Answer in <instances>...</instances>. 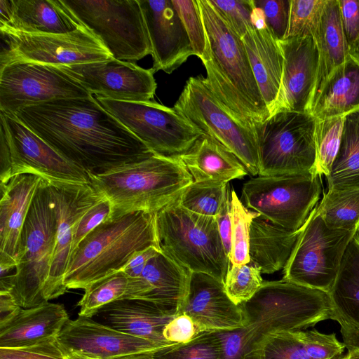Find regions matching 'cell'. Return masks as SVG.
Instances as JSON below:
<instances>
[{"label":"cell","mask_w":359,"mask_h":359,"mask_svg":"<svg viewBox=\"0 0 359 359\" xmlns=\"http://www.w3.org/2000/svg\"><path fill=\"white\" fill-rule=\"evenodd\" d=\"M13 116L90 175L154 154L93 95L30 105Z\"/></svg>","instance_id":"obj_1"},{"label":"cell","mask_w":359,"mask_h":359,"mask_svg":"<svg viewBox=\"0 0 359 359\" xmlns=\"http://www.w3.org/2000/svg\"><path fill=\"white\" fill-rule=\"evenodd\" d=\"M209 45L203 62L205 81L225 108L245 125L255 128L269 116L242 39L219 15L208 0H198Z\"/></svg>","instance_id":"obj_2"},{"label":"cell","mask_w":359,"mask_h":359,"mask_svg":"<svg viewBox=\"0 0 359 359\" xmlns=\"http://www.w3.org/2000/svg\"><path fill=\"white\" fill-rule=\"evenodd\" d=\"M246 324L230 334L245 359L268 334L304 330L319 322L333 320L329 293L285 280L264 281L248 301L240 305Z\"/></svg>","instance_id":"obj_3"},{"label":"cell","mask_w":359,"mask_h":359,"mask_svg":"<svg viewBox=\"0 0 359 359\" xmlns=\"http://www.w3.org/2000/svg\"><path fill=\"white\" fill-rule=\"evenodd\" d=\"M194 179L179 157L153 154L98 174L90 184L111 205L110 218L133 212L156 213L177 200Z\"/></svg>","instance_id":"obj_4"},{"label":"cell","mask_w":359,"mask_h":359,"mask_svg":"<svg viewBox=\"0 0 359 359\" xmlns=\"http://www.w3.org/2000/svg\"><path fill=\"white\" fill-rule=\"evenodd\" d=\"M151 246L160 249L156 213L138 211L109 218L93 230L72 253L64 284L67 290H84L121 271L136 252Z\"/></svg>","instance_id":"obj_5"},{"label":"cell","mask_w":359,"mask_h":359,"mask_svg":"<svg viewBox=\"0 0 359 359\" xmlns=\"http://www.w3.org/2000/svg\"><path fill=\"white\" fill-rule=\"evenodd\" d=\"M156 229L161 252L189 271L224 283L230 260L215 217L186 210L177 199L156 213Z\"/></svg>","instance_id":"obj_6"},{"label":"cell","mask_w":359,"mask_h":359,"mask_svg":"<svg viewBox=\"0 0 359 359\" xmlns=\"http://www.w3.org/2000/svg\"><path fill=\"white\" fill-rule=\"evenodd\" d=\"M57 219L47 180L43 179L33 198L20 241V260L10 276V290L23 309L48 302L44 287L48 278L56 245Z\"/></svg>","instance_id":"obj_7"},{"label":"cell","mask_w":359,"mask_h":359,"mask_svg":"<svg viewBox=\"0 0 359 359\" xmlns=\"http://www.w3.org/2000/svg\"><path fill=\"white\" fill-rule=\"evenodd\" d=\"M316 124V118L309 113L285 111L271 115L256 126L258 175L313 172Z\"/></svg>","instance_id":"obj_8"},{"label":"cell","mask_w":359,"mask_h":359,"mask_svg":"<svg viewBox=\"0 0 359 359\" xmlns=\"http://www.w3.org/2000/svg\"><path fill=\"white\" fill-rule=\"evenodd\" d=\"M175 111L203 135L233 153L253 176L259 175L255 129L236 118L215 96L200 75L191 76L176 101Z\"/></svg>","instance_id":"obj_9"},{"label":"cell","mask_w":359,"mask_h":359,"mask_svg":"<svg viewBox=\"0 0 359 359\" xmlns=\"http://www.w3.org/2000/svg\"><path fill=\"white\" fill-rule=\"evenodd\" d=\"M112 57L135 62L151 54L138 0H61Z\"/></svg>","instance_id":"obj_10"},{"label":"cell","mask_w":359,"mask_h":359,"mask_svg":"<svg viewBox=\"0 0 359 359\" xmlns=\"http://www.w3.org/2000/svg\"><path fill=\"white\" fill-rule=\"evenodd\" d=\"M356 232L330 229L316 206L301 228L283 279L329 293Z\"/></svg>","instance_id":"obj_11"},{"label":"cell","mask_w":359,"mask_h":359,"mask_svg":"<svg viewBox=\"0 0 359 359\" xmlns=\"http://www.w3.org/2000/svg\"><path fill=\"white\" fill-rule=\"evenodd\" d=\"M320 192V177L313 172L259 176L243 184L241 201L262 218L297 231L316 206Z\"/></svg>","instance_id":"obj_12"},{"label":"cell","mask_w":359,"mask_h":359,"mask_svg":"<svg viewBox=\"0 0 359 359\" xmlns=\"http://www.w3.org/2000/svg\"><path fill=\"white\" fill-rule=\"evenodd\" d=\"M95 97L154 154L179 157L203 135L174 108L151 101L130 102L101 96Z\"/></svg>","instance_id":"obj_13"},{"label":"cell","mask_w":359,"mask_h":359,"mask_svg":"<svg viewBox=\"0 0 359 359\" xmlns=\"http://www.w3.org/2000/svg\"><path fill=\"white\" fill-rule=\"evenodd\" d=\"M7 48L1 50L0 64L30 61L68 66L111 58L99 39L83 27L66 34H37L0 26Z\"/></svg>","instance_id":"obj_14"},{"label":"cell","mask_w":359,"mask_h":359,"mask_svg":"<svg viewBox=\"0 0 359 359\" xmlns=\"http://www.w3.org/2000/svg\"><path fill=\"white\" fill-rule=\"evenodd\" d=\"M91 95L60 67L30 61L0 64V111L20 109L48 101Z\"/></svg>","instance_id":"obj_15"},{"label":"cell","mask_w":359,"mask_h":359,"mask_svg":"<svg viewBox=\"0 0 359 359\" xmlns=\"http://www.w3.org/2000/svg\"><path fill=\"white\" fill-rule=\"evenodd\" d=\"M0 126L9 144L11 178L32 174L48 181L90 184L88 172L62 156L15 116L0 111Z\"/></svg>","instance_id":"obj_16"},{"label":"cell","mask_w":359,"mask_h":359,"mask_svg":"<svg viewBox=\"0 0 359 359\" xmlns=\"http://www.w3.org/2000/svg\"><path fill=\"white\" fill-rule=\"evenodd\" d=\"M57 219L56 245L44 287L47 302L62 295L67 288L64 278L69 264L75 226L86 211L102 196L90 184L48 181Z\"/></svg>","instance_id":"obj_17"},{"label":"cell","mask_w":359,"mask_h":359,"mask_svg":"<svg viewBox=\"0 0 359 359\" xmlns=\"http://www.w3.org/2000/svg\"><path fill=\"white\" fill-rule=\"evenodd\" d=\"M59 67L76 79L91 95L109 99L150 101L157 87L152 67L144 69L135 62L114 57Z\"/></svg>","instance_id":"obj_18"},{"label":"cell","mask_w":359,"mask_h":359,"mask_svg":"<svg viewBox=\"0 0 359 359\" xmlns=\"http://www.w3.org/2000/svg\"><path fill=\"white\" fill-rule=\"evenodd\" d=\"M283 56L279 93L270 116L280 111L309 113L318 67V53L313 36L278 41Z\"/></svg>","instance_id":"obj_19"},{"label":"cell","mask_w":359,"mask_h":359,"mask_svg":"<svg viewBox=\"0 0 359 359\" xmlns=\"http://www.w3.org/2000/svg\"><path fill=\"white\" fill-rule=\"evenodd\" d=\"M57 339L65 353L76 351L98 359L156 353L164 348L150 341L104 325L92 318L82 316L69 319Z\"/></svg>","instance_id":"obj_20"},{"label":"cell","mask_w":359,"mask_h":359,"mask_svg":"<svg viewBox=\"0 0 359 359\" xmlns=\"http://www.w3.org/2000/svg\"><path fill=\"white\" fill-rule=\"evenodd\" d=\"M179 312L189 316L201 332L243 328V309L226 294L224 285L215 277L189 271L188 287Z\"/></svg>","instance_id":"obj_21"},{"label":"cell","mask_w":359,"mask_h":359,"mask_svg":"<svg viewBox=\"0 0 359 359\" xmlns=\"http://www.w3.org/2000/svg\"><path fill=\"white\" fill-rule=\"evenodd\" d=\"M147 29L152 68L171 74L192 55L189 38L171 0H138Z\"/></svg>","instance_id":"obj_22"},{"label":"cell","mask_w":359,"mask_h":359,"mask_svg":"<svg viewBox=\"0 0 359 359\" xmlns=\"http://www.w3.org/2000/svg\"><path fill=\"white\" fill-rule=\"evenodd\" d=\"M43 178L32 174L13 177L1 184L0 268L1 276L15 269L20 260L22 229L35 194Z\"/></svg>","instance_id":"obj_23"},{"label":"cell","mask_w":359,"mask_h":359,"mask_svg":"<svg viewBox=\"0 0 359 359\" xmlns=\"http://www.w3.org/2000/svg\"><path fill=\"white\" fill-rule=\"evenodd\" d=\"M178 313L177 309L145 300L121 299L103 306L93 318L118 331L165 348L175 344L165 340L163 329Z\"/></svg>","instance_id":"obj_24"},{"label":"cell","mask_w":359,"mask_h":359,"mask_svg":"<svg viewBox=\"0 0 359 359\" xmlns=\"http://www.w3.org/2000/svg\"><path fill=\"white\" fill-rule=\"evenodd\" d=\"M189 271L159 251L147 263L142 275L128 277L122 299H137L180 309L185 297Z\"/></svg>","instance_id":"obj_25"},{"label":"cell","mask_w":359,"mask_h":359,"mask_svg":"<svg viewBox=\"0 0 359 359\" xmlns=\"http://www.w3.org/2000/svg\"><path fill=\"white\" fill-rule=\"evenodd\" d=\"M257 11L254 27L242 40L254 76L270 114L281 84L283 56L278 40L266 26L260 11L257 8Z\"/></svg>","instance_id":"obj_26"},{"label":"cell","mask_w":359,"mask_h":359,"mask_svg":"<svg viewBox=\"0 0 359 359\" xmlns=\"http://www.w3.org/2000/svg\"><path fill=\"white\" fill-rule=\"evenodd\" d=\"M69 320L62 304L49 302L20 310L0 324V347L27 346L55 338Z\"/></svg>","instance_id":"obj_27"},{"label":"cell","mask_w":359,"mask_h":359,"mask_svg":"<svg viewBox=\"0 0 359 359\" xmlns=\"http://www.w3.org/2000/svg\"><path fill=\"white\" fill-rule=\"evenodd\" d=\"M359 110V53L350 52L329 76L309 114L317 119L346 116Z\"/></svg>","instance_id":"obj_28"},{"label":"cell","mask_w":359,"mask_h":359,"mask_svg":"<svg viewBox=\"0 0 359 359\" xmlns=\"http://www.w3.org/2000/svg\"><path fill=\"white\" fill-rule=\"evenodd\" d=\"M179 158L196 182L229 183L248 173L233 153L205 135H202Z\"/></svg>","instance_id":"obj_29"},{"label":"cell","mask_w":359,"mask_h":359,"mask_svg":"<svg viewBox=\"0 0 359 359\" xmlns=\"http://www.w3.org/2000/svg\"><path fill=\"white\" fill-rule=\"evenodd\" d=\"M8 24L18 31L37 34H66L85 27L61 0H11Z\"/></svg>","instance_id":"obj_30"},{"label":"cell","mask_w":359,"mask_h":359,"mask_svg":"<svg viewBox=\"0 0 359 359\" xmlns=\"http://www.w3.org/2000/svg\"><path fill=\"white\" fill-rule=\"evenodd\" d=\"M300 230L291 231L260 215L256 217L250 228V262L259 267L262 273L271 274L284 268Z\"/></svg>","instance_id":"obj_31"},{"label":"cell","mask_w":359,"mask_h":359,"mask_svg":"<svg viewBox=\"0 0 359 359\" xmlns=\"http://www.w3.org/2000/svg\"><path fill=\"white\" fill-rule=\"evenodd\" d=\"M314 39L318 53V67L310 109L330 74L345 61L351 52L342 26L338 0H327Z\"/></svg>","instance_id":"obj_32"},{"label":"cell","mask_w":359,"mask_h":359,"mask_svg":"<svg viewBox=\"0 0 359 359\" xmlns=\"http://www.w3.org/2000/svg\"><path fill=\"white\" fill-rule=\"evenodd\" d=\"M329 294L333 320L339 323L341 329L359 332V231L346 248Z\"/></svg>","instance_id":"obj_33"},{"label":"cell","mask_w":359,"mask_h":359,"mask_svg":"<svg viewBox=\"0 0 359 359\" xmlns=\"http://www.w3.org/2000/svg\"><path fill=\"white\" fill-rule=\"evenodd\" d=\"M326 177L328 189H359V110L345 116L339 149Z\"/></svg>","instance_id":"obj_34"},{"label":"cell","mask_w":359,"mask_h":359,"mask_svg":"<svg viewBox=\"0 0 359 359\" xmlns=\"http://www.w3.org/2000/svg\"><path fill=\"white\" fill-rule=\"evenodd\" d=\"M316 208L330 229L359 231V189H328Z\"/></svg>","instance_id":"obj_35"},{"label":"cell","mask_w":359,"mask_h":359,"mask_svg":"<svg viewBox=\"0 0 359 359\" xmlns=\"http://www.w3.org/2000/svg\"><path fill=\"white\" fill-rule=\"evenodd\" d=\"M230 196L229 183L194 181L183 191L177 201L181 206L192 212L216 217Z\"/></svg>","instance_id":"obj_36"},{"label":"cell","mask_w":359,"mask_h":359,"mask_svg":"<svg viewBox=\"0 0 359 359\" xmlns=\"http://www.w3.org/2000/svg\"><path fill=\"white\" fill-rule=\"evenodd\" d=\"M128 276L122 271L101 278L84 289L79 316L93 318L103 306L123 297Z\"/></svg>","instance_id":"obj_37"},{"label":"cell","mask_w":359,"mask_h":359,"mask_svg":"<svg viewBox=\"0 0 359 359\" xmlns=\"http://www.w3.org/2000/svg\"><path fill=\"white\" fill-rule=\"evenodd\" d=\"M346 116L317 119L315 131L316 158L313 172L327 177L339 149Z\"/></svg>","instance_id":"obj_38"},{"label":"cell","mask_w":359,"mask_h":359,"mask_svg":"<svg viewBox=\"0 0 359 359\" xmlns=\"http://www.w3.org/2000/svg\"><path fill=\"white\" fill-rule=\"evenodd\" d=\"M253 359H313L309 354L302 330L282 331L266 336L257 346Z\"/></svg>","instance_id":"obj_39"},{"label":"cell","mask_w":359,"mask_h":359,"mask_svg":"<svg viewBox=\"0 0 359 359\" xmlns=\"http://www.w3.org/2000/svg\"><path fill=\"white\" fill-rule=\"evenodd\" d=\"M231 265L248 263L250 228L252 220L260 215L249 210L238 198L235 190H231Z\"/></svg>","instance_id":"obj_40"},{"label":"cell","mask_w":359,"mask_h":359,"mask_svg":"<svg viewBox=\"0 0 359 359\" xmlns=\"http://www.w3.org/2000/svg\"><path fill=\"white\" fill-rule=\"evenodd\" d=\"M154 355L158 359H221V344L215 332H203L187 343L164 348Z\"/></svg>","instance_id":"obj_41"},{"label":"cell","mask_w":359,"mask_h":359,"mask_svg":"<svg viewBox=\"0 0 359 359\" xmlns=\"http://www.w3.org/2000/svg\"><path fill=\"white\" fill-rule=\"evenodd\" d=\"M261 270L252 262L232 265L224 282L230 299L237 305L250 299L263 284Z\"/></svg>","instance_id":"obj_42"},{"label":"cell","mask_w":359,"mask_h":359,"mask_svg":"<svg viewBox=\"0 0 359 359\" xmlns=\"http://www.w3.org/2000/svg\"><path fill=\"white\" fill-rule=\"evenodd\" d=\"M189 38L194 55L202 62L209 56V45L198 0H171Z\"/></svg>","instance_id":"obj_43"},{"label":"cell","mask_w":359,"mask_h":359,"mask_svg":"<svg viewBox=\"0 0 359 359\" xmlns=\"http://www.w3.org/2000/svg\"><path fill=\"white\" fill-rule=\"evenodd\" d=\"M327 0H290V20L285 39L314 38Z\"/></svg>","instance_id":"obj_44"},{"label":"cell","mask_w":359,"mask_h":359,"mask_svg":"<svg viewBox=\"0 0 359 359\" xmlns=\"http://www.w3.org/2000/svg\"><path fill=\"white\" fill-rule=\"evenodd\" d=\"M210 5L241 39L252 29L257 11L253 0H208Z\"/></svg>","instance_id":"obj_45"},{"label":"cell","mask_w":359,"mask_h":359,"mask_svg":"<svg viewBox=\"0 0 359 359\" xmlns=\"http://www.w3.org/2000/svg\"><path fill=\"white\" fill-rule=\"evenodd\" d=\"M264 22L273 36L280 41L285 38L290 12V0H253Z\"/></svg>","instance_id":"obj_46"},{"label":"cell","mask_w":359,"mask_h":359,"mask_svg":"<svg viewBox=\"0 0 359 359\" xmlns=\"http://www.w3.org/2000/svg\"><path fill=\"white\" fill-rule=\"evenodd\" d=\"M306 350L313 359H343L345 344L340 342L335 333L324 334L316 330H302Z\"/></svg>","instance_id":"obj_47"},{"label":"cell","mask_w":359,"mask_h":359,"mask_svg":"<svg viewBox=\"0 0 359 359\" xmlns=\"http://www.w3.org/2000/svg\"><path fill=\"white\" fill-rule=\"evenodd\" d=\"M65 353L57 337L35 344L4 348L0 347V359H65Z\"/></svg>","instance_id":"obj_48"},{"label":"cell","mask_w":359,"mask_h":359,"mask_svg":"<svg viewBox=\"0 0 359 359\" xmlns=\"http://www.w3.org/2000/svg\"><path fill=\"white\" fill-rule=\"evenodd\" d=\"M111 213V203L108 199L103 196L86 211L75 226L72 238L71 255L80 243L93 230L110 218Z\"/></svg>","instance_id":"obj_49"},{"label":"cell","mask_w":359,"mask_h":359,"mask_svg":"<svg viewBox=\"0 0 359 359\" xmlns=\"http://www.w3.org/2000/svg\"><path fill=\"white\" fill-rule=\"evenodd\" d=\"M338 3L342 26L350 51L358 53L359 48V0H338Z\"/></svg>","instance_id":"obj_50"},{"label":"cell","mask_w":359,"mask_h":359,"mask_svg":"<svg viewBox=\"0 0 359 359\" xmlns=\"http://www.w3.org/2000/svg\"><path fill=\"white\" fill-rule=\"evenodd\" d=\"M200 333L193 320L180 312L165 326L163 332L165 340L173 344L187 343Z\"/></svg>","instance_id":"obj_51"},{"label":"cell","mask_w":359,"mask_h":359,"mask_svg":"<svg viewBox=\"0 0 359 359\" xmlns=\"http://www.w3.org/2000/svg\"><path fill=\"white\" fill-rule=\"evenodd\" d=\"M159 251L160 249L151 246L136 252L121 271L130 278L140 277L148 261Z\"/></svg>","instance_id":"obj_52"},{"label":"cell","mask_w":359,"mask_h":359,"mask_svg":"<svg viewBox=\"0 0 359 359\" xmlns=\"http://www.w3.org/2000/svg\"><path fill=\"white\" fill-rule=\"evenodd\" d=\"M231 198L224 203L220 211L215 217L219 235L225 251L230 257L231 252Z\"/></svg>","instance_id":"obj_53"},{"label":"cell","mask_w":359,"mask_h":359,"mask_svg":"<svg viewBox=\"0 0 359 359\" xmlns=\"http://www.w3.org/2000/svg\"><path fill=\"white\" fill-rule=\"evenodd\" d=\"M20 308L8 292H0V324L11 318Z\"/></svg>","instance_id":"obj_54"},{"label":"cell","mask_w":359,"mask_h":359,"mask_svg":"<svg viewBox=\"0 0 359 359\" xmlns=\"http://www.w3.org/2000/svg\"><path fill=\"white\" fill-rule=\"evenodd\" d=\"M344 344L346 348L354 347L359 348V332L341 328Z\"/></svg>","instance_id":"obj_55"},{"label":"cell","mask_w":359,"mask_h":359,"mask_svg":"<svg viewBox=\"0 0 359 359\" xmlns=\"http://www.w3.org/2000/svg\"><path fill=\"white\" fill-rule=\"evenodd\" d=\"M115 359H158L154 355V353H135Z\"/></svg>","instance_id":"obj_56"},{"label":"cell","mask_w":359,"mask_h":359,"mask_svg":"<svg viewBox=\"0 0 359 359\" xmlns=\"http://www.w3.org/2000/svg\"><path fill=\"white\" fill-rule=\"evenodd\" d=\"M65 359H98L96 358H93L89 355H87L86 354L76 352V351H72L65 353Z\"/></svg>","instance_id":"obj_57"},{"label":"cell","mask_w":359,"mask_h":359,"mask_svg":"<svg viewBox=\"0 0 359 359\" xmlns=\"http://www.w3.org/2000/svg\"><path fill=\"white\" fill-rule=\"evenodd\" d=\"M347 354L345 355L343 359H359V348L354 347H348Z\"/></svg>","instance_id":"obj_58"},{"label":"cell","mask_w":359,"mask_h":359,"mask_svg":"<svg viewBox=\"0 0 359 359\" xmlns=\"http://www.w3.org/2000/svg\"><path fill=\"white\" fill-rule=\"evenodd\" d=\"M358 53H359V48H358Z\"/></svg>","instance_id":"obj_59"}]
</instances>
